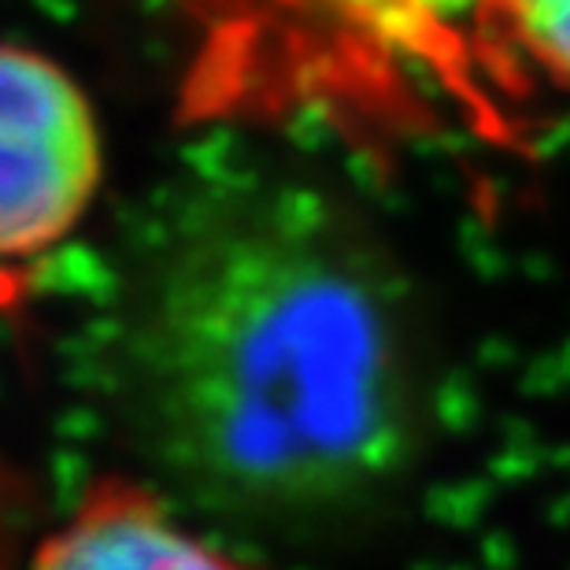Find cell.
Masks as SVG:
<instances>
[{
    "label": "cell",
    "mask_w": 570,
    "mask_h": 570,
    "mask_svg": "<svg viewBox=\"0 0 570 570\" xmlns=\"http://www.w3.org/2000/svg\"><path fill=\"white\" fill-rule=\"evenodd\" d=\"M119 430L170 504L289 549L371 538L433 441V356L396 259L293 178L197 186L130 271Z\"/></svg>",
    "instance_id": "obj_1"
},
{
    "label": "cell",
    "mask_w": 570,
    "mask_h": 570,
    "mask_svg": "<svg viewBox=\"0 0 570 570\" xmlns=\"http://www.w3.org/2000/svg\"><path fill=\"white\" fill-rule=\"evenodd\" d=\"M4 200L0 248L8 264L38 259L82 219L100 175L94 111L49 56L8 45L0 63Z\"/></svg>",
    "instance_id": "obj_2"
},
{
    "label": "cell",
    "mask_w": 570,
    "mask_h": 570,
    "mask_svg": "<svg viewBox=\"0 0 570 570\" xmlns=\"http://www.w3.org/2000/svg\"><path fill=\"white\" fill-rule=\"evenodd\" d=\"M30 570H253L215 549L156 485L100 482L38 544Z\"/></svg>",
    "instance_id": "obj_3"
},
{
    "label": "cell",
    "mask_w": 570,
    "mask_h": 570,
    "mask_svg": "<svg viewBox=\"0 0 570 570\" xmlns=\"http://www.w3.org/2000/svg\"><path fill=\"white\" fill-rule=\"evenodd\" d=\"M489 11L544 78L570 89V0H489Z\"/></svg>",
    "instance_id": "obj_4"
}]
</instances>
